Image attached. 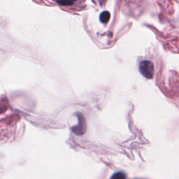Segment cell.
Segmentation results:
<instances>
[{"mask_svg": "<svg viewBox=\"0 0 179 179\" xmlns=\"http://www.w3.org/2000/svg\"><path fill=\"white\" fill-rule=\"evenodd\" d=\"M111 179H125V174L122 172H118L113 175Z\"/></svg>", "mask_w": 179, "mask_h": 179, "instance_id": "obj_3", "label": "cell"}, {"mask_svg": "<svg viewBox=\"0 0 179 179\" xmlns=\"http://www.w3.org/2000/svg\"><path fill=\"white\" fill-rule=\"evenodd\" d=\"M110 17H111V15L108 11H103V12L100 14V21L102 23H104L105 24V23H107L108 22V20H109L110 19Z\"/></svg>", "mask_w": 179, "mask_h": 179, "instance_id": "obj_2", "label": "cell"}, {"mask_svg": "<svg viewBox=\"0 0 179 179\" xmlns=\"http://www.w3.org/2000/svg\"><path fill=\"white\" fill-rule=\"evenodd\" d=\"M56 2L62 6H68L72 4V1L70 0H55Z\"/></svg>", "mask_w": 179, "mask_h": 179, "instance_id": "obj_4", "label": "cell"}, {"mask_svg": "<svg viewBox=\"0 0 179 179\" xmlns=\"http://www.w3.org/2000/svg\"><path fill=\"white\" fill-rule=\"evenodd\" d=\"M70 1H76V0H70Z\"/></svg>", "mask_w": 179, "mask_h": 179, "instance_id": "obj_5", "label": "cell"}, {"mask_svg": "<svg viewBox=\"0 0 179 179\" xmlns=\"http://www.w3.org/2000/svg\"><path fill=\"white\" fill-rule=\"evenodd\" d=\"M139 71L146 79H152L154 73L153 64L150 61H143L139 65Z\"/></svg>", "mask_w": 179, "mask_h": 179, "instance_id": "obj_1", "label": "cell"}]
</instances>
